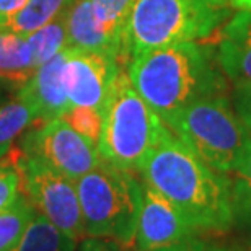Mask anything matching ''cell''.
<instances>
[{
  "instance_id": "cell-1",
  "label": "cell",
  "mask_w": 251,
  "mask_h": 251,
  "mask_svg": "<svg viewBox=\"0 0 251 251\" xmlns=\"http://www.w3.org/2000/svg\"><path fill=\"white\" fill-rule=\"evenodd\" d=\"M137 172L184 214L198 232L224 233L233 224L230 181L205 165L172 130L150 150Z\"/></svg>"
},
{
  "instance_id": "cell-2",
  "label": "cell",
  "mask_w": 251,
  "mask_h": 251,
  "mask_svg": "<svg viewBox=\"0 0 251 251\" xmlns=\"http://www.w3.org/2000/svg\"><path fill=\"white\" fill-rule=\"evenodd\" d=\"M127 75L145 103L170 127L198 100L224 95L212 56L194 41L155 49L130 59Z\"/></svg>"
},
{
  "instance_id": "cell-3",
  "label": "cell",
  "mask_w": 251,
  "mask_h": 251,
  "mask_svg": "<svg viewBox=\"0 0 251 251\" xmlns=\"http://www.w3.org/2000/svg\"><path fill=\"white\" fill-rule=\"evenodd\" d=\"M75 186L85 237L109 238L132 248L144 201V186L134 175L101 160Z\"/></svg>"
},
{
  "instance_id": "cell-4",
  "label": "cell",
  "mask_w": 251,
  "mask_h": 251,
  "mask_svg": "<svg viewBox=\"0 0 251 251\" xmlns=\"http://www.w3.org/2000/svg\"><path fill=\"white\" fill-rule=\"evenodd\" d=\"M225 15V0H135L126 23V49L134 57L205 38Z\"/></svg>"
},
{
  "instance_id": "cell-5",
  "label": "cell",
  "mask_w": 251,
  "mask_h": 251,
  "mask_svg": "<svg viewBox=\"0 0 251 251\" xmlns=\"http://www.w3.org/2000/svg\"><path fill=\"white\" fill-rule=\"evenodd\" d=\"M168 132V126L135 92L127 72L119 70L103 111L98 140L101 160L127 172L137 170Z\"/></svg>"
},
{
  "instance_id": "cell-6",
  "label": "cell",
  "mask_w": 251,
  "mask_h": 251,
  "mask_svg": "<svg viewBox=\"0 0 251 251\" xmlns=\"http://www.w3.org/2000/svg\"><path fill=\"white\" fill-rule=\"evenodd\" d=\"M170 130L205 165L227 175L238 167L251 137L224 95L189 104L170 124Z\"/></svg>"
},
{
  "instance_id": "cell-7",
  "label": "cell",
  "mask_w": 251,
  "mask_h": 251,
  "mask_svg": "<svg viewBox=\"0 0 251 251\" xmlns=\"http://www.w3.org/2000/svg\"><path fill=\"white\" fill-rule=\"evenodd\" d=\"M22 188L36 212L75 242L85 238L82 207L75 181L34 158L20 155Z\"/></svg>"
},
{
  "instance_id": "cell-8",
  "label": "cell",
  "mask_w": 251,
  "mask_h": 251,
  "mask_svg": "<svg viewBox=\"0 0 251 251\" xmlns=\"http://www.w3.org/2000/svg\"><path fill=\"white\" fill-rule=\"evenodd\" d=\"M20 149L26 157L48 165L72 181L101 162L98 145L80 135L62 118L43 121L39 127L25 134Z\"/></svg>"
},
{
  "instance_id": "cell-9",
  "label": "cell",
  "mask_w": 251,
  "mask_h": 251,
  "mask_svg": "<svg viewBox=\"0 0 251 251\" xmlns=\"http://www.w3.org/2000/svg\"><path fill=\"white\" fill-rule=\"evenodd\" d=\"M119 70L121 65L113 57L67 48L62 80L70 104L92 106L103 113Z\"/></svg>"
},
{
  "instance_id": "cell-10",
  "label": "cell",
  "mask_w": 251,
  "mask_h": 251,
  "mask_svg": "<svg viewBox=\"0 0 251 251\" xmlns=\"http://www.w3.org/2000/svg\"><path fill=\"white\" fill-rule=\"evenodd\" d=\"M198 230L184 214L158 191L144 186V201L135 233V251L165 248L194 238Z\"/></svg>"
},
{
  "instance_id": "cell-11",
  "label": "cell",
  "mask_w": 251,
  "mask_h": 251,
  "mask_svg": "<svg viewBox=\"0 0 251 251\" xmlns=\"http://www.w3.org/2000/svg\"><path fill=\"white\" fill-rule=\"evenodd\" d=\"M65 59L67 48H64L51 61L38 67L33 77L23 87H20L18 98L31 104L41 121L62 118L72 108L62 80Z\"/></svg>"
},
{
  "instance_id": "cell-12",
  "label": "cell",
  "mask_w": 251,
  "mask_h": 251,
  "mask_svg": "<svg viewBox=\"0 0 251 251\" xmlns=\"http://www.w3.org/2000/svg\"><path fill=\"white\" fill-rule=\"evenodd\" d=\"M217 61L237 85L251 83V12L240 10L224 28Z\"/></svg>"
},
{
  "instance_id": "cell-13",
  "label": "cell",
  "mask_w": 251,
  "mask_h": 251,
  "mask_svg": "<svg viewBox=\"0 0 251 251\" xmlns=\"http://www.w3.org/2000/svg\"><path fill=\"white\" fill-rule=\"evenodd\" d=\"M67 48L104 54L119 65L124 62L116 44L95 20L90 0H75L67 8Z\"/></svg>"
},
{
  "instance_id": "cell-14",
  "label": "cell",
  "mask_w": 251,
  "mask_h": 251,
  "mask_svg": "<svg viewBox=\"0 0 251 251\" xmlns=\"http://www.w3.org/2000/svg\"><path fill=\"white\" fill-rule=\"evenodd\" d=\"M36 69L26 34L0 29V80L23 87Z\"/></svg>"
},
{
  "instance_id": "cell-15",
  "label": "cell",
  "mask_w": 251,
  "mask_h": 251,
  "mask_svg": "<svg viewBox=\"0 0 251 251\" xmlns=\"http://www.w3.org/2000/svg\"><path fill=\"white\" fill-rule=\"evenodd\" d=\"M78 242L52 225L43 214L36 212L22 238L10 251H78Z\"/></svg>"
},
{
  "instance_id": "cell-16",
  "label": "cell",
  "mask_w": 251,
  "mask_h": 251,
  "mask_svg": "<svg viewBox=\"0 0 251 251\" xmlns=\"http://www.w3.org/2000/svg\"><path fill=\"white\" fill-rule=\"evenodd\" d=\"M72 0H28L23 8L5 23L2 29L20 34H31L51 23L70 7Z\"/></svg>"
},
{
  "instance_id": "cell-17",
  "label": "cell",
  "mask_w": 251,
  "mask_h": 251,
  "mask_svg": "<svg viewBox=\"0 0 251 251\" xmlns=\"http://www.w3.org/2000/svg\"><path fill=\"white\" fill-rule=\"evenodd\" d=\"M90 2H92L95 20L100 28L116 44L123 61H129L130 57L126 49L124 31L135 0H90Z\"/></svg>"
},
{
  "instance_id": "cell-18",
  "label": "cell",
  "mask_w": 251,
  "mask_h": 251,
  "mask_svg": "<svg viewBox=\"0 0 251 251\" xmlns=\"http://www.w3.org/2000/svg\"><path fill=\"white\" fill-rule=\"evenodd\" d=\"M36 67L56 57L64 48H67V10L51 23L44 25L31 34H26Z\"/></svg>"
},
{
  "instance_id": "cell-19",
  "label": "cell",
  "mask_w": 251,
  "mask_h": 251,
  "mask_svg": "<svg viewBox=\"0 0 251 251\" xmlns=\"http://www.w3.org/2000/svg\"><path fill=\"white\" fill-rule=\"evenodd\" d=\"M34 214L36 209L25 194L20 196L12 207L0 212V251H10L18 243Z\"/></svg>"
},
{
  "instance_id": "cell-20",
  "label": "cell",
  "mask_w": 251,
  "mask_h": 251,
  "mask_svg": "<svg viewBox=\"0 0 251 251\" xmlns=\"http://www.w3.org/2000/svg\"><path fill=\"white\" fill-rule=\"evenodd\" d=\"M34 121H38V113L23 100L0 106V145H12L13 139Z\"/></svg>"
},
{
  "instance_id": "cell-21",
  "label": "cell",
  "mask_w": 251,
  "mask_h": 251,
  "mask_svg": "<svg viewBox=\"0 0 251 251\" xmlns=\"http://www.w3.org/2000/svg\"><path fill=\"white\" fill-rule=\"evenodd\" d=\"M20 155L22 149L15 145L0 158V212L12 207L23 194Z\"/></svg>"
},
{
  "instance_id": "cell-22",
  "label": "cell",
  "mask_w": 251,
  "mask_h": 251,
  "mask_svg": "<svg viewBox=\"0 0 251 251\" xmlns=\"http://www.w3.org/2000/svg\"><path fill=\"white\" fill-rule=\"evenodd\" d=\"M232 175L233 183H230V188H232L233 210L251 215V137L238 167Z\"/></svg>"
},
{
  "instance_id": "cell-23",
  "label": "cell",
  "mask_w": 251,
  "mask_h": 251,
  "mask_svg": "<svg viewBox=\"0 0 251 251\" xmlns=\"http://www.w3.org/2000/svg\"><path fill=\"white\" fill-rule=\"evenodd\" d=\"M62 119L80 135L98 145L103 129V113L92 106H72Z\"/></svg>"
},
{
  "instance_id": "cell-24",
  "label": "cell",
  "mask_w": 251,
  "mask_h": 251,
  "mask_svg": "<svg viewBox=\"0 0 251 251\" xmlns=\"http://www.w3.org/2000/svg\"><path fill=\"white\" fill-rule=\"evenodd\" d=\"M235 108L240 121L251 134V83L237 85L235 92Z\"/></svg>"
},
{
  "instance_id": "cell-25",
  "label": "cell",
  "mask_w": 251,
  "mask_h": 251,
  "mask_svg": "<svg viewBox=\"0 0 251 251\" xmlns=\"http://www.w3.org/2000/svg\"><path fill=\"white\" fill-rule=\"evenodd\" d=\"M130 248L109 238H92L85 237L78 245V251H129Z\"/></svg>"
},
{
  "instance_id": "cell-26",
  "label": "cell",
  "mask_w": 251,
  "mask_h": 251,
  "mask_svg": "<svg viewBox=\"0 0 251 251\" xmlns=\"http://www.w3.org/2000/svg\"><path fill=\"white\" fill-rule=\"evenodd\" d=\"M28 0H0V29L5 26V23L15 13L23 8V5Z\"/></svg>"
},
{
  "instance_id": "cell-27",
  "label": "cell",
  "mask_w": 251,
  "mask_h": 251,
  "mask_svg": "<svg viewBox=\"0 0 251 251\" xmlns=\"http://www.w3.org/2000/svg\"><path fill=\"white\" fill-rule=\"evenodd\" d=\"M150 251H207V247L198 238H189L186 242L176 243V245H170L165 248H157V250H150Z\"/></svg>"
},
{
  "instance_id": "cell-28",
  "label": "cell",
  "mask_w": 251,
  "mask_h": 251,
  "mask_svg": "<svg viewBox=\"0 0 251 251\" xmlns=\"http://www.w3.org/2000/svg\"><path fill=\"white\" fill-rule=\"evenodd\" d=\"M230 5L237 10H248V12H251V0H230Z\"/></svg>"
},
{
  "instance_id": "cell-29",
  "label": "cell",
  "mask_w": 251,
  "mask_h": 251,
  "mask_svg": "<svg viewBox=\"0 0 251 251\" xmlns=\"http://www.w3.org/2000/svg\"><path fill=\"white\" fill-rule=\"evenodd\" d=\"M10 147H12V145H0V158H2L3 155L8 152Z\"/></svg>"
},
{
  "instance_id": "cell-30",
  "label": "cell",
  "mask_w": 251,
  "mask_h": 251,
  "mask_svg": "<svg viewBox=\"0 0 251 251\" xmlns=\"http://www.w3.org/2000/svg\"><path fill=\"white\" fill-rule=\"evenodd\" d=\"M215 251H230V250H224V248H220V250H215Z\"/></svg>"
}]
</instances>
